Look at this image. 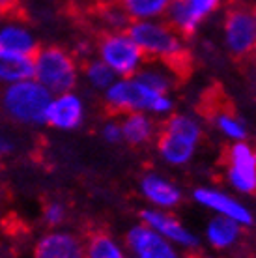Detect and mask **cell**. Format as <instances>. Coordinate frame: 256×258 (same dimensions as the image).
<instances>
[{
	"label": "cell",
	"mask_w": 256,
	"mask_h": 258,
	"mask_svg": "<svg viewBox=\"0 0 256 258\" xmlns=\"http://www.w3.org/2000/svg\"><path fill=\"white\" fill-rule=\"evenodd\" d=\"M125 32L141 49L144 58L161 62L174 77L183 79L191 73V54L183 38L165 19L131 21Z\"/></svg>",
	"instance_id": "1"
},
{
	"label": "cell",
	"mask_w": 256,
	"mask_h": 258,
	"mask_svg": "<svg viewBox=\"0 0 256 258\" xmlns=\"http://www.w3.org/2000/svg\"><path fill=\"white\" fill-rule=\"evenodd\" d=\"M51 99V92L36 79L30 77L4 86V90L0 94V110L12 122L39 127V125H45Z\"/></svg>",
	"instance_id": "2"
},
{
	"label": "cell",
	"mask_w": 256,
	"mask_h": 258,
	"mask_svg": "<svg viewBox=\"0 0 256 258\" xmlns=\"http://www.w3.org/2000/svg\"><path fill=\"white\" fill-rule=\"evenodd\" d=\"M32 79L43 84L52 96L71 92L79 83V64L62 47H38L32 56Z\"/></svg>",
	"instance_id": "3"
},
{
	"label": "cell",
	"mask_w": 256,
	"mask_h": 258,
	"mask_svg": "<svg viewBox=\"0 0 256 258\" xmlns=\"http://www.w3.org/2000/svg\"><path fill=\"white\" fill-rule=\"evenodd\" d=\"M105 105L116 114L168 112L172 109V101L167 94H157L135 77L116 79L105 90Z\"/></svg>",
	"instance_id": "4"
},
{
	"label": "cell",
	"mask_w": 256,
	"mask_h": 258,
	"mask_svg": "<svg viewBox=\"0 0 256 258\" xmlns=\"http://www.w3.org/2000/svg\"><path fill=\"white\" fill-rule=\"evenodd\" d=\"M202 129L193 118L174 114L163 122L157 133V150L170 165H185L191 161L199 146Z\"/></svg>",
	"instance_id": "5"
},
{
	"label": "cell",
	"mask_w": 256,
	"mask_h": 258,
	"mask_svg": "<svg viewBox=\"0 0 256 258\" xmlns=\"http://www.w3.org/2000/svg\"><path fill=\"white\" fill-rule=\"evenodd\" d=\"M97 58L109 66L116 77H133L141 70L144 54L125 30H109L97 41Z\"/></svg>",
	"instance_id": "6"
},
{
	"label": "cell",
	"mask_w": 256,
	"mask_h": 258,
	"mask_svg": "<svg viewBox=\"0 0 256 258\" xmlns=\"http://www.w3.org/2000/svg\"><path fill=\"white\" fill-rule=\"evenodd\" d=\"M224 45L234 58L247 60L256 54V30L252 8L245 4H230L223 19Z\"/></svg>",
	"instance_id": "7"
},
{
	"label": "cell",
	"mask_w": 256,
	"mask_h": 258,
	"mask_svg": "<svg viewBox=\"0 0 256 258\" xmlns=\"http://www.w3.org/2000/svg\"><path fill=\"white\" fill-rule=\"evenodd\" d=\"M223 0H172L167 10V23L181 38H191L199 26L221 8Z\"/></svg>",
	"instance_id": "8"
},
{
	"label": "cell",
	"mask_w": 256,
	"mask_h": 258,
	"mask_svg": "<svg viewBox=\"0 0 256 258\" xmlns=\"http://www.w3.org/2000/svg\"><path fill=\"white\" fill-rule=\"evenodd\" d=\"M226 174L237 191L256 195V154L245 142L236 141L226 150Z\"/></svg>",
	"instance_id": "9"
},
{
	"label": "cell",
	"mask_w": 256,
	"mask_h": 258,
	"mask_svg": "<svg viewBox=\"0 0 256 258\" xmlns=\"http://www.w3.org/2000/svg\"><path fill=\"white\" fill-rule=\"evenodd\" d=\"M199 110L204 116L210 118L228 139L243 141L247 137V129H245L243 122L237 118L232 105L224 97L223 90L217 88L215 92H204L202 101L199 105Z\"/></svg>",
	"instance_id": "10"
},
{
	"label": "cell",
	"mask_w": 256,
	"mask_h": 258,
	"mask_svg": "<svg viewBox=\"0 0 256 258\" xmlns=\"http://www.w3.org/2000/svg\"><path fill=\"white\" fill-rule=\"evenodd\" d=\"M125 245L133 258H179L172 243L146 225L133 226L125 234Z\"/></svg>",
	"instance_id": "11"
},
{
	"label": "cell",
	"mask_w": 256,
	"mask_h": 258,
	"mask_svg": "<svg viewBox=\"0 0 256 258\" xmlns=\"http://www.w3.org/2000/svg\"><path fill=\"white\" fill-rule=\"evenodd\" d=\"M83 120L84 101L79 94H75V90L52 96L49 109H47L45 125L60 129V131H73L83 123Z\"/></svg>",
	"instance_id": "12"
},
{
	"label": "cell",
	"mask_w": 256,
	"mask_h": 258,
	"mask_svg": "<svg viewBox=\"0 0 256 258\" xmlns=\"http://www.w3.org/2000/svg\"><path fill=\"white\" fill-rule=\"evenodd\" d=\"M34 258H84V239L70 230L52 228L38 238Z\"/></svg>",
	"instance_id": "13"
},
{
	"label": "cell",
	"mask_w": 256,
	"mask_h": 258,
	"mask_svg": "<svg viewBox=\"0 0 256 258\" xmlns=\"http://www.w3.org/2000/svg\"><path fill=\"white\" fill-rule=\"evenodd\" d=\"M141 219L142 225L150 226L152 230H155V232L161 234L163 238L172 241V243H179V245L185 247H195L199 243L195 234L189 232L176 217L161 212V208L159 210H144L141 213Z\"/></svg>",
	"instance_id": "14"
},
{
	"label": "cell",
	"mask_w": 256,
	"mask_h": 258,
	"mask_svg": "<svg viewBox=\"0 0 256 258\" xmlns=\"http://www.w3.org/2000/svg\"><path fill=\"white\" fill-rule=\"evenodd\" d=\"M38 39L32 28L19 19L0 21V49L25 56H34L38 51Z\"/></svg>",
	"instance_id": "15"
},
{
	"label": "cell",
	"mask_w": 256,
	"mask_h": 258,
	"mask_svg": "<svg viewBox=\"0 0 256 258\" xmlns=\"http://www.w3.org/2000/svg\"><path fill=\"white\" fill-rule=\"evenodd\" d=\"M195 200L200 202L202 206L217 212L219 215L236 221L237 225L247 226L252 223V215H250L249 210L241 202H237L232 197H228L226 193H221V191H215V189L202 187L195 191Z\"/></svg>",
	"instance_id": "16"
},
{
	"label": "cell",
	"mask_w": 256,
	"mask_h": 258,
	"mask_svg": "<svg viewBox=\"0 0 256 258\" xmlns=\"http://www.w3.org/2000/svg\"><path fill=\"white\" fill-rule=\"evenodd\" d=\"M141 191L157 208H172L181 200V191L159 174L144 176L141 181Z\"/></svg>",
	"instance_id": "17"
},
{
	"label": "cell",
	"mask_w": 256,
	"mask_h": 258,
	"mask_svg": "<svg viewBox=\"0 0 256 258\" xmlns=\"http://www.w3.org/2000/svg\"><path fill=\"white\" fill-rule=\"evenodd\" d=\"M32 77V56L0 49V84H13Z\"/></svg>",
	"instance_id": "18"
},
{
	"label": "cell",
	"mask_w": 256,
	"mask_h": 258,
	"mask_svg": "<svg viewBox=\"0 0 256 258\" xmlns=\"http://www.w3.org/2000/svg\"><path fill=\"white\" fill-rule=\"evenodd\" d=\"M122 127V141L133 144V146H141L146 144L155 133L154 120L148 116L146 112H129L123 116L120 122Z\"/></svg>",
	"instance_id": "19"
},
{
	"label": "cell",
	"mask_w": 256,
	"mask_h": 258,
	"mask_svg": "<svg viewBox=\"0 0 256 258\" xmlns=\"http://www.w3.org/2000/svg\"><path fill=\"white\" fill-rule=\"evenodd\" d=\"M84 258H127V252L109 232L96 230L84 239Z\"/></svg>",
	"instance_id": "20"
},
{
	"label": "cell",
	"mask_w": 256,
	"mask_h": 258,
	"mask_svg": "<svg viewBox=\"0 0 256 258\" xmlns=\"http://www.w3.org/2000/svg\"><path fill=\"white\" fill-rule=\"evenodd\" d=\"M172 0H118L129 21L163 19Z\"/></svg>",
	"instance_id": "21"
},
{
	"label": "cell",
	"mask_w": 256,
	"mask_h": 258,
	"mask_svg": "<svg viewBox=\"0 0 256 258\" xmlns=\"http://www.w3.org/2000/svg\"><path fill=\"white\" fill-rule=\"evenodd\" d=\"M239 226L236 221L219 215L208 225V241L217 249H226L239 238Z\"/></svg>",
	"instance_id": "22"
},
{
	"label": "cell",
	"mask_w": 256,
	"mask_h": 258,
	"mask_svg": "<svg viewBox=\"0 0 256 258\" xmlns=\"http://www.w3.org/2000/svg\"><path fill=\"white\" fill-rule=\"evenodd\" d=\"M84 79H86L90 86H94L96 90L105 92L110 84L116 81V75L109 66L103 64L99 58H96V60H88V62L84 64Z\"/></svg>",
	"instance_id": "23"
},
{
	"label": "cell",
	"mask_w": 256,
	"mask_h": 258,
	"mask_svg": "<svg viewBox=\"0 0 256 258\" xmlns=\"http://www.w3.org/2000/svg\"><path fill=\"white\" fill-rule=\"evenodd\" d=\"M133 77L139 79L141 83H144L148 88H152L157 94H167L172 88V79H176L174 75H168L157 68H141Z\"/></svg>",
	"instance_id": "24"
},
{
	"label": "cell",
	"mask_w": 256,
	"mask_h": 258,
	"mask_svg": "<svg viewBox=\"0 0 256 258\" xmlns=\"http://www.w3.org/2000/svg\"><path fill=\"white\" fill-rule=\"evenodd\" d=\"M101 17L110 30H125L129 26V23H131L120 4H110V6L103 8Z\"/></svg>",
	"instance_id": "25"
},
{
	"label": "cell",
	"mask_w": 256,
	"mask_h": 258,
	"mask_svg": "<svg viewBox=\"0 0 256 258\" xmlns=\"http://www.w3.org/2000/svg\"><path fill=\"white\" fill-rule=\"evenodd\" d=\"M43 221L52 228L60 226L66 221V206L62 202H56V200L49 202L43 210Z\"/></svg>",
	"instance_id": "26"
},
{
	"label": "cell",
	"mask_w": 256,
	"mask_h": 258,
	"mask_svg": "<svg viewBox=\"0 0 256 258\" xmlns=\"http://www.w3.org/2000/svg\"><path fill=\"white\" fill-rule=\"evenodd\" d=\"M103 139L107 142H120L122 141V127H120V123L118 122H109L103 125V131H101Z\"/></svg>",
	"instance_id": "27"
},
{
	"label": "cell",
	"mask_w": 256,
	"mask_h": 258,
	"mask_svg": "<svg viewBox=\"0 0 256 258\" xmlns=\"http://www.w3.org/2000/svg\"><path fill=\"white\" fill-rule=\"evenodd\" d=\"M13 150V142L12 139L8 135H4V133H0V155L4 154H10Z\"/></svg>",
	"instance_id": "28"
},
{
	"label": "cell",
	"mask_w": 256,
	"mask_h": 258,
	"mask_svg": "<svg viewBox=\"0 0 256 258\" xmlns=\"http://www.w3.org/2000/svg\"><path fill=\"white\" fill-rule=\"evenodd\" d=\"M15 4H17V0H0V13L12 12Z\"/></svg>",
	"instance_id": "29"
},
{
	"label": "cell",
	"mask_w": 256,
	"mask_h": 258,
	"mask_svg": "<svg viewBox=\"0 0 256 258\" xmlns=\"http://www.w3.org/2000/svg\"><path fill=\"white\" fill-rule=\"evenodd\" d=\"M252 17H254V30H256V8H252Z\"/></svg>",
	"instance_id": "30"
},
{
	"label": "cell",
	"mask_w": 256,
	"mask_h": 258,
	"mask_svg": "<svg viewBox=\"0 0 256 258\" xmlns=\"http://www.w3.org/2000/svg\"><path fill=\"white\" fill-rule=\"evenodd\" d=\"M189 258H204V256H199V254H193V256H189Z\"/></svg>",
	"instance_id": "31"
},
{
	"label": "cell",
	"mask_w": 256,
	"mask_h": 258,
	"mask_svg": "<svg viewBox=\"0 0 256 258\" xmlns=\"http://www.w3.org/2000/svg\"><path fill=\"white\" fill-rule=\"evenodd\" d=\"M0 21H2V13H0Z\"/></svg>",
	"instance_id": "32"
}]
</instances>
